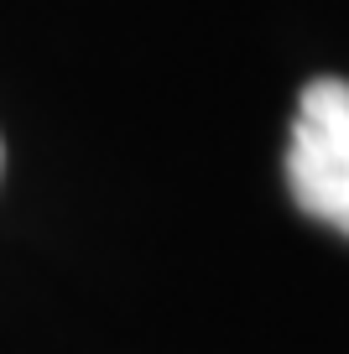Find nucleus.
Listing matches in <instances>:
<instances>
[{"instance_id": "f257e3e1", "label": "nucleus", "mask_w": 349, "mask_h": 354, "mask_svg": "<svg viewBox=\"0 0 349 354\" xmlns=\"http://www.w3.org/2000/svg\"><path fill=\"white\" fill-rule=\"evenodd\" d=\"M287 193L307 219L349 234V78H313L287 136Z\"/></svg>"}, {"instance_id": "f03ea898", "label": "nucleus", "mask_w": 349, "mask_h": 354, "mask_svg": "<svg viewBox=\"0 0 349 354\" xmlns=\"http://www.w3.org/2000/svg\"><path fill=\"white\" fill-rule=\"evenodd\" d=\"M0 162H6V151H0Z\"/></svg>"}]
</instances>
